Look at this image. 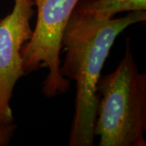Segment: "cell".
<instances>
[{
	"label": "cell",
	"mask_w": 146,
	"mask_h": 146,
	"mask_svg": "<svg viewBox=\"0 0 146 146\" xmlns=\"http://www.w3.org/2000/svg\"><path fill=\"white\" fill-rule=\"evenodd\" d=\"M146 20L145 11L126 16L97 20L76 8L64 31L62 47L65 60L60 66L64 78L76 81L75 115L69 145L93 146L97 115V86L102 70L118 36L127 27Z\"/></svg>",
	"instance_id": "cell-1"
},
{
	"label": "cell",
	"mask_w": 146,
	"mask_h": 146,
	"mask_svg": "<svg viewBox=\"0 0 146 146\" xmlns=\"http://www.w3.org/2000/svg\"><path fill=\"white\" fill-rule=\"evenodd\" d=\"M16 130V125L14 123L0 124V146L9 145L14 137Z\"/></svg>",
	"instance_id": "cell-6"
},
{
	"label": "cell",
	"mask_w": 146,
	"mask_h": 146,
	"mask_svg": "<svg viewBox=\"0 0 146 146\" xmlns=\"http://www.w3.org/2000/svg\"><path fill=\"white\" fill-rule=\"evenodd\" d=\"M94 136L99 146H145L146 74L140 72L127 41L113 72L100 77Z\"/></svg>",
	"instance_id": "cell-2"
},
{
	"label": "cell",
	"mask_w": 146,
	"mask_h": 146,
	"mask_svg": "<svg viewBox=\"0 0 146 146\" xmlns=\"http://www.w3.org/2000/svg\"><path fill=\"white\" fill-rule=\"evenodd\" d=\"M80 0H33L36 21L30 39L21 49L25 75L41 68L49 72L42 85V93L53 98L65 94L69 80L60 72V52L64 31Z\"/></svg>",
	"instance_id": "cell-3"
},
{
	"label": "cell",
	"mask_w": 146,
	"mask_h": 146,
	"mask_svg": "<svg viewBox=\"0 0 146 146\" xmlns=\"http://www.w3.org/2000/svg\"><path fill=\"white\" fill-rule=\"evenodd\" d=\"M76 8L97 20L105 21L121 12L146 10V0H80Z\"/></svg>",
	"instance_id": "cell-5"
},
{
	"label": "cell",
	"mask_w": 146,
	"mask_h": 146,
	"mask_svg": "<svg viewBox=\"0 0 146 146\" xmlns=\"http://www.w3.org/2000/svg\"><path fill=\"white\" fill-rule=\"evenodd\" d=\"M33 0H15L12 11L0 21V124L14 123L10 102L23 76L21 49L32 36Z\"/></svg>",
	"instance_id": "cell-4"
}]
</instances>
